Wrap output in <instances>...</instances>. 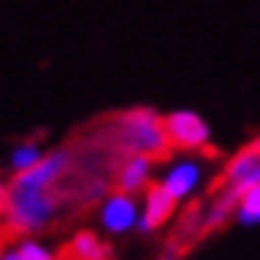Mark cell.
Segmentation results:
<instances>
[{"label": "cell", "mask_w": 260, "mask_h": 260, "mask_svg": "<svg viewBox=\"0 0 260 260\" xmlns=\"http://www.w3.org/2000/svg\"><path fill=\"white\" fill-rule=\"evenodd\" d=\"M88 144L106 149L114 157H144L151 165L170 159V146L162 133V117L151 109H127L93 122Z\"/></svg>", "instance_id": "6da1fadb"}, {"label": "cell", "mask_w": 260, "mask_h": 260, "mask_svg": "<svg viewBox=\"0 0 260 260\" xmlns=\"http://www.w3.org/2000/svg\"><path fill=\"white\" fill-rule=\"evenodd\" d=\"M6 260H21V257H19V252H16V255H11V257H6Z\"/></svg>", "instance_id": "5bb4252c"}, {"label": "cell", "mask_w": 260, "mask_h": 260, "mask_svg": "<svg viewBox=\"0 0 260 260\" xmlns=\"http://www.w3.org/2000/svg\"><path fill=\"white\" fill-rule=\"evenodd\" d=\"M104 220L106 226L114 229V231H122L130 226V220H133V197H114L109 207L104 212Z\"/></svg>", "instance_id": "52a82bcc"}, {"label": "cell", "mask_w": 260, "mask_h": 260, "mask_svg": "<svg viewBox=\"0 0 260 260\" xmlns=\"http://www.w3.org/2000/svg\"><path fill=\"white\" fill-rule=\"evenodd\" d=\"M260 183V136L252 138L247 146H242L236 154L226 162V168L218 178H212L207 197H218L223 191L242 194L244 188Z\"/></svg>", "instance_id": "7a4b0ae2"}, {"label": "cell", "mask_w": 260, "mask_h": 260, "mask_svg": "<svg viewBox=\"0 0 260 260\" xmlns=\"http://www.w3.org/2000/svg\"><path fill=\"white\" fill-rule=\"evenodd\" d=\"M236 218L247 226L260 223V183L244 188L239 197V205H236Z\"/></svg>", "instance_id": "ba28073f"}, {"label": "cell", "mask_w": 260, "mask_h": 260, "mask_svg": "<svg viewBox=\"0 0 260 260\" xmlns=\"http://www.w3.org/2000/svg\"><path fill=\"white\" fill-rule=\"evenodd\" d=\"M159 260H181V257H175V255H173V252H168V250H165V255H162V257H159Z\"/></svg>", "instance_id": "4fadbf2b"}, {"label": "cell", "mask_w": 260, "mask_h": 260, "mask_svg": "<svg viewBox=\"0 0 260 260\" xmlns=\"http://www.w3.org/2000/svg\"><path fill=\"white\" fill-rule=\"evenodd\" d=\"M8 212V186H0V215Z\"/></svg>", "instance_id": "7c38bea8"}, {"label": "cell", "mask_w": 260, "mask_h": 260, "mask_svg": "<svg viewBox=\"0 0 260 260\" xmlns=\"http://www.w3.org/2000/svg\"><path fill=\"white\" fill-rule=\"evenodd\" d=\"M194 181H197V168H194V165H181V168L175 170L165 183H168V188H170L175 197H183V194L191 191Z\"/></svg>", "instance_id": "9c48e42d"}, {"label": "cell", "mask_w": 260, "mask_h": 260, "mask_svg": "<svg viewBox=\"0 0 260 260\" xmlns=\"http://www.w3.org/2000/svg\"><path fill=\"white\" fill-rule=\"evenodd\" d=\"M175 197L168 183L165 181H149L146 186V218H144V226L146 229H159L162 223H168L173 210H175Z\"/></svg>", "instance_id": "5b68a950"}, {"label": "cell", "mask_w": 260, "mask_h": 260, "mask_svg": "<svg viewBox=\"0 0 260 260\" xmlns=\"http://www.w3.org/2000/svg\"><path fill=\"white\" fill-rule=\"evenodd\" d=\"M162 133L170 151H205L207 157H218V149L207 146V125L194 112H175L162 117Z\"/></svg>", "instance_id": "3957f363"}, {"label": "cell", "mask_w": 260, "mask_h": 260, "mask_svg": "<svg viewBox=\"0 0 260 260\" xmlns=\"http://www.w3.org/2000/svg\"><path fill=\"white\" fill-rule=\"evenodd\" d=\"M19 257H21V260H53L48 252L43 250V247L32 244V242H27L24 247H21V250H19Z\"/></svg>", "instance_id": "30bf717a"}, {"label": "cell", "mask_w": 260, "mask_h": 260, "mask_svg": "<svg viewBox=\"0 0 260 260\" xmlns=\"http://www.w3.org/2000/svg\"><path fill=\"white\" fill-rule=\"evenodd\" d=\"M38 159H40V157L35 154L32 149H24V151H19V154H16V165H19L21 170H24V168H29V165H35Z\"/></svg>", "instance_id": "8fae6325"}, {"label": "cell", "mask_w": 260, "mask_h": 260, "mask_svg": "<svg viewBox=\"0 0 260 260\" xmlns=\"http://www.w3.org/2000/svg\"><path fill=\"white\" fill-rule=\"evenodd\" d=\"M149 159L144 157H114L112 162V183H109V191L114 197H138V194H146V186H149Z\"/></svg>", "instance_id": "277c9868"}, {"label": "cell", "mask_w": 260, "mask_h": 260, "mask_svg": "<svg viewBox=\"0 0 260 260\" xmlns=\"http://www.w3.org/2000/svg\"><path fill=\"white\" fill-rule=\"evenodd\" d=\"M53 260H112V250L93 231H80L75 239L58 247Z\"/></svg>", "instance_id": "8992f818"}]
</instances>
